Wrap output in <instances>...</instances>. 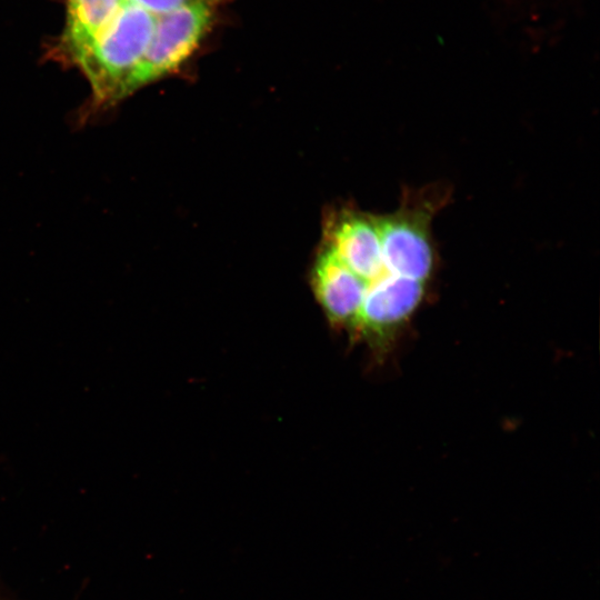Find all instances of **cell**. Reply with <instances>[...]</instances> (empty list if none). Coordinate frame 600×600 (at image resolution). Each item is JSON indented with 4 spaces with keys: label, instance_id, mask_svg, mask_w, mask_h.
Here are the masks:
<instances>
[{
    "label": "cell",
    "instance_id": "obj_1",
    "mask_svg": "<svg viewBox=\"0 0 600 600\" xmlns=\"http://www.w3.org/2000/svg\"><path fill=\"white\" fill-rule=\"evenodd\" d=\"M156 17L124 0L116 16L72 58L87 77L96 103L110 106L126 98V83L148 48Z\"/></svg>",
    "mask_w": 600,
    "mask_h": 600
},
{
    "label": "cell",
    "instance_id": "obj_2",
    "mask_svg": "<svg viewBox=\"0 0 600 600\" xmlns=\"http://www.w3.org/2000/svg\"><path fill=\"white\" fill-rule=\"evenodd\" d=\"M216 6L193 3L156 17L148 48L126 83V97L170 73L192 54L212 24Z\"/></svg>",
    "mask_w": 600,
    "mask_h": 600
},
{
    "label": "cell",
    "instance_id": "obj_3",
    "mask_svg": "<svg viewBox=\"0 0 600 600\" xmlns=\"http://www.w3.org/2000/svg\"><path fill=\"white\" fill-rule=\"evenodd\" d=\"M431 211L429 206L406 202L396 213L374 218L386 271L421 282L429 277Z\"/></svg>",
    "mask_w": 600,
    "mask_h": 600
},
{
    "label": "cell",
    "instance_id": "obj_4",
    "mask_svg": "<svg viewBox=\"0 0 600 600\" xmlns=\"http://www.w3.org/2000/svg\"><path fill=\"white\" fill-rule=\"evenodd\" d=\"M368 284L329 248L318 257L313 270V288L332 323L358 324Z\"/></svg>",
    "mask_w": 600,
    "mask_h": 600
},
{
    "label": "cell",
    "instance_id": "obj_5",
    "mask_svg": "<svg viewBox=\"0 0 600 600\" xmlns=\"http://www.w3.org/2000/svg\"><path fill=\"white\" fill-rule=\"evenodd\" d=\"M422 294L423 282L384 271L368 284L357 326L384 332L404 321Z\"/></svg>",
    "mask_w": 600,
    "mask_h": 600
},
{
    "label": "cell",
    "instance_id": "obj_6",
    "mask_svg": "<svg viewBox=\"0 0 600 600\" xmlns=\"http://www.w3.org/2000/svg\"><path fill=\"white\" fill-rule=\"evenodd\" d=\"M328 248L368 283L386 271L374 219L343 216L331 229Z\"/></svg>",
    "mask_w": 600,
    "mask_h": 600
},
{
    "label": "cell",
    "instance_id": "obj_7",
    "mask_svg": "<svg viewBox=\"0 0 600 600\" xmlns=\"http://www.w3.org/2000/svg\"><path fill=\"white\" fill-rule=\"evenodd\" d=\"M124 0H68L63 43L72 59L116 16Z\"/></svg>",
    "mask_w": 600,
    "mask_h": 600
},
{
    "label": "cell",
    "instance_id": "obj_8",
    "mask_svg": "<svg viewBox=\"0 0 600 600\" xmlns=\"http://www.w3.org/2000/svg\"><path fill=\"white\" fill-rule=\"evenodd\" d=\"M126 1L143 8L144 10L152 13L153 16H160V14L173 11L176 9H179L181 7L193 4V3L206 2V3L218 4L219 0H126Z\"/></svg>",
    "mask_w": 600,
    "mask_h": 600
}]
</instances>
